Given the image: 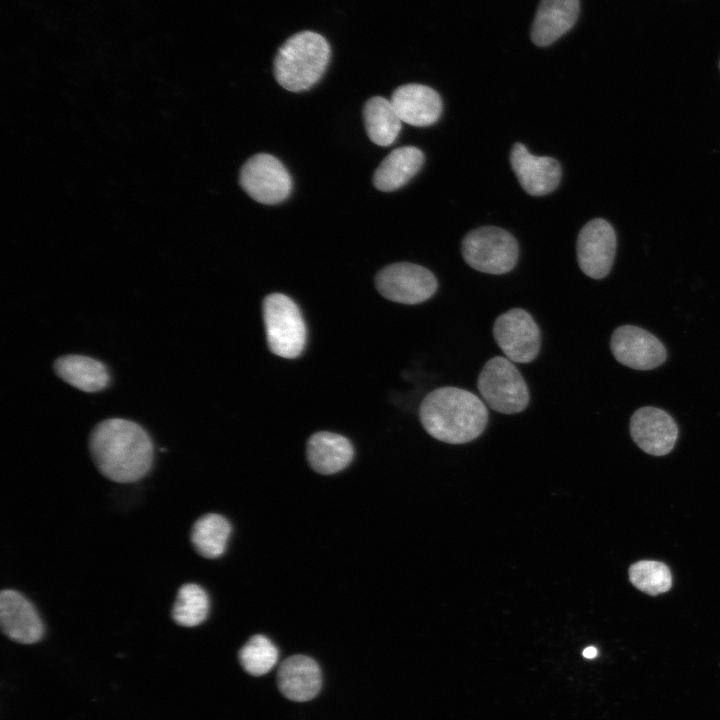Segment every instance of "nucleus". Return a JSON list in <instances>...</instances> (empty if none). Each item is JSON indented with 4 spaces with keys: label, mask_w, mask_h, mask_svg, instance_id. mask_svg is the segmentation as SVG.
<instances>
[{
    "label": "nucleus",
    "mask_w": 720,
    "mask_h": 720,
    "mask_svg": "<svg viewBox=\"0 0 720 720\" xmlns=\"http://www.w3.org/2000/svg\"><path fill=\"white\" fill-rule=\"evenodd\" d=\"M616 246V233L608 221L595 218L587 222L577 238V260L582 272L593 279L608 275Z\"/></svg>",
    "instance_id": "obj_10"
},
{
    "label": "nucleus",
    "mask_w": 720,
    "mask_h": 720,
    "mask_svg": "<svg viewBox=\"0 0 720 720\" xmlns=\"http://www.w3.org/2000/svg\"><path fill=\"white\" fill-rule=\"evenodd\" d=\"M231 531V525L225 517L208 513L194 523L191 542L199 555L215 559L225 552Z\"/></svg>",
    "instance_id": "obj_22"
},
{
    "label": "nucleus",
    "mask_w": 720,
    "mask_h": 720,
    "mask_svg": "<svg viewBox=\"0 0 720 720\" xmlns=\"http://www.w3.org/2000/svg\"><path fill=\"white\" fill-rule=\"evenodd\" d=\"M630 434L644 452L662 456L673 449L678 428L665 411L655 407H642L631 417Z\"/></svg>",
    "instance_id": "obj_12"
},
{
    "label": "nucleus",
    "mask_w": 720,
    "mask_h": 720,
    "mask_svg": "<svg viewBox=\"0 0 720 720\" xmlns=\"http://www.w3.org/2000/svg\"><path fill=\"white\" fill-rule=\"evenodd\" d=\"M510 163L521 187L529 195H546L560 182L559 162L551 157L532 155L522 143L513 146Z\"/></svg>",
    "instance_id": "obj_14"
},
{
    "label": "nucleus",
    "mask_w": 720,
    "mask_h": 720,
    "mask_svg": "<svg viewBox=\"0 0 720 720\" xmlns=\"http://www.w3.org/2000/svg\"><path fill=\"white\" fill-rule=\"evenodd\" d=\"M278 657L277 647L261 634L252 636L239 651L240 664L253 676L268 673L276 665Z\"/></svg>",
    "instance_id": "obj_24"
},
{
    "label": "nucleus",
    "mask_w": 720,
    "mask_h": 720,
    "mask_svg": "<svg viewBox=\"0 0 720 720\" xmlns=\"http://www.w3.org/2000/svg\"><path fill=\"white\" fill-rule=\"evenodd\" d=\"M363 118L370 140L379 146H389L401 130V119L391 101L375 96L364 105Z\"/></svg>",
    "instance_id": "obj_21"
},
{
    "label": "nucleus",
    "mask_w": 720,
    "mask_h": 720,
    "mask_svg": "<svg viewBox=\"0 0 720 720\" xmlns=\"http://www.w3.org/2000/svg\"><path fill=\"white\" fill-rule=\"evenodd\" d=\"M89 451L100 473L117 483H132L146 476L154 457L148 432L122 418L96 424L89 436Z\"/></svg>",
    "instance_id": "obj_1"
},
{
    "label": "nucleus",
    "mask_w": 720,
    "mask_h": 720,
    "mask_svg": "<svg viewBox=\"0 0 720 720\" xmlns=\"http://www.w3.org/2000/svg\"><path fill=\"white\" fill-rule=\"evenodd\" d=\"M424 155L414 146H404L388 154L373 175L374 186L390 192L404 186L421 169Z\"/></svg>",
    "instance_id": "obj_20"
},
{
    "label": "nucleus",
    "mask_w": 720,
    "mask_h": 720,
    "mask_svg": "<svg viewBox=\"0 0 720 720\" xmlns=\"http://www.w3.org/2000/svg\"><path fill=\"white\" fill-rule=\"evenodd\" d=\"M378 292L402 304H419L431 298L438 287L434 274L414 263L400 262L382 268L375 277Z\"/></svg>",
    "instance_id": "obj_7"
},
{
    "label": "nucleus",
    "mask_w": 720,
    "mask_h": 720,
    "mask_svg": "<svg viewBox=\"0 0 720 720\" xmlns=\"http://www.w3.org/2000/svg\"><path fill=\"white\" fill-rule=\"evenodd\" d=\"M419 417L428 434L449 444L476 439L488 423L484 402L474 393L452 386L431 391L420 405Z\"/></svg>",
    "instance_id": "obj_2"
},
{
    "label": "nucleus",
    "mask_w": 720,
    "mask_h": 720,
    "mask_svg": "<svg viewBox=\"0 0 720 720\" xmlns=\"http://www.w3.org/2000/svg\"><path fill=\"white\" fill-rule=\"evenodd\" d=\"M330 55V45L322 35L298 32L278 49L274 59L276 81L291 92L308 90L325 73Z\"/></svg>",
    "instance_id": "obj_3"
},
{
    "label": "nucleus",
    "mask_w": 720,
    "mask_h": 720,
    "mask_svg": "<svg viewBox=\"0 0 720 720\" xmlns=\"http://www.w3.org/2000/svg\"><path fill=\"white\" fill-rule=\"evenodd\" d=\"M610 348L621 364L637 370H651L666 359V350L658 338L648 331L624 325L612 334Z\"/></svg>",
    "instance_id": "obj_11"
},
{
    "label": "nucleus",
    "mask_w": 720,
    "mask_h": 720,
    "mask_svg": "<svg viewBox=\"0 0 720 720\" xmlns=\"http://www.w3.org/2000/svg\"><path fill=\"white\" fill-rule=\"evenodd\" d=\"M493 336L510 361L529 363L540 351L539 327L533 317L521 308L501 314L494 322Z\"/></svg>",
    "instance_id": "obj_9"
},
{
    "label": "nucleus",
    "mask_w": 720,
    "mask_h": 720,
    "mask_svg": "<svg viewBox=\"0 0 720 720\" xmlns=\"http://www.w3.org/2000/svg\"><path fill=\"white\" fill-rule=\"evenodd\" d=\"M583 656L587 659H593L597 656L598 651L595 647L589 646L583 650Z\"/></svg>",
    "instance_id": "obj_26"
},
{
    "label": "nucleus",
    "mask_w": 720,
    "mask_h": 720,
    "mask_svg": "<svg viewBox=\"0 0 720 720\" xmlns=\"http://www.w3.org/2000/svg\"><path fill=\"white\" fill-rule=\"evenodd\" d=\"M263 318L270 351L283 358L298 357L305 347L306 326L296 303L284 294H270L263 301Z\"/></svg>",
    "instance_id": "obj_4"
},
{
    "label": "nucleus",
    "mask_w": 720,
    "mask_h": 720,
    "mask_svg": "<svg viewBox=\"0 0 720 720\" xmlns=\"http://www.w3.org/2000/svg\"><path fill=\"white\" fill-rule=\"evenodd\" d=\"M718 66H719V70H720V59H719V64H718Z\"/></svg>",
    "instance_id": "obj_27"
},
{
    "label": "nucleus",
    "mask_w": 720,
    "mask_h": 720,
    "mask_svg": "<svg viewBox=\"0 0 720 720\" xmlns=\"http://www.w3.org/2000/svg\"><path fill=\"white\" fill-rule=\"evenodd\" d=\"M402 122L417 127L434 124L442 112V101L432 88L421 84H406L398 87L391 96Z\"/></svg>",
    "instance_id": "obj_15"
},
{
    "label": "nucleus",
    "mask_w": 720,
    "mask_h": 720,
    "mask_svg": "<svg viewBox=\"0 0 720 720\" xmlns=\"http://www.w3.org/2000/svg\"><path fill=\"white\" fill-rule=\"evenodd\" d=\"M0 626L8 638L21 644L36 643L44 634L42 620L33 604L11 589L0 594Z\"/></svg>",
    "instance_id": "obj_13"
},
{
    "label": "nucleus",
    "mask_w": 720,
    "mask_h": 720,
    "mask_svg": "<svg viewBox=\"0 0 720 720\" xmlns=\"http://www.w3.org/2000/svg\"><path fill=\"white\" fill-rule=\"evenodd\" d=\"M462 256L473 269L500 275L515 267L519 249L517 241L508 231L485 226L472 230L464 237Z\"/></svg>",
    "instance_id": "obj_6"
},
{
    "label": "nucleus",
    "mask_w": 720,
    "mask_h": 720,
    "mask_svg": "<svg viewBox=\"0 0 720 720\" xmlns=\"http://www.w3.org/2000/svg\"><path fill=\"white\" fill-rule=\"evenodd\" d=\"M209 613V597L199 585L187 583L177 593L172 608V618L176 624L194 627L201 624Z\"/></svg>",
    "instance_id": "obj_23"
},
{
    "label": "nucleus",
    "mask_w": 720,
    "mask_h": 720,
    "mask_svg": "<svg viewBox=\"0 0 720 720\" xmlns=\"http://www.w3.org/2000/svg\"><path fill=\"white\" fill-rule=\"evenodd\" d=\"M239 182L255 201L273 205L284 201L291 193L292 179L283 163L276 157L260 153L242 166Z\"/></svg>",
    "instance_id": "obj_8"
},
{
    "label": "nucleus",
    "mask_w": 720,
    "mask_h": 720,
    "mask_svg": "<svg viewBox=\"0 0 720 720\" xmlns=\"http://www.w3.org/2000/svg\"><path fill=\"white\" fill-rule=\"evenodd\" d=\"M277 684L280 692L289 700L309 701L317 696L321 688L320 667L309 656L292 655L280 664Z\"/></svg>",
    "instance_id": "obj_16"
},
{
    "label": "nucleus",
    "mask_w": 720,
    "mask_h": 720,
    "mask_svg": "<svg viewBox=\"0 0 720 720\" xmlns=\"http://www.w3.org/2000/svg\"><path fill=\"white\" fill-rule=\"evenodd\" d=\"M477 388L488 406L499 413H519L529 403L525 380L512 362L501 356L485 363L477 379Z\"/></svg>",
    "instance_id": "obj_5"
},
{
    "label": "nucleus",
    "mask_w": 720,
    "mask_h": 720,
    "mask_svg": "<svg viewBox=\"0 0 720 720\" xmlns=\"http://www.w3.org/2000/svg\"><path fill=\"white\" fill-rule=\"evenodd\" d=\"M307 459L312 469L324 475L334 474L349 465L353 446L340 434L320 431L313 434L306 445Z\"/></svg>",
    "instance_id": "obj_18"
},
{
    "label": "nucleus",
    "mask_w": 720,
    "mask_h": 720,
    "mask_svg": "<svg viewBox=\"0 0 720 720\" xmlns=\"http://www.w3.org/2000/svg\"><path fill=\"white\" fill-rule=\"evenodd\" d=\"M629 579L636 588L649 595L664 593L672 585L669 568L664 563L653 560H642L631 565Z\"/></svg>",
    "instance_id": "obj_25"
},
{
    "label": "nucleus",
    "mask_w": 720,
    "mask_h": 720,
    "mask_svg": "<svg viewBox=\"0 0 720 720\" xmlns=\"http://www.w3.org/2000/svg\"><path fill=\"white\" fill-rule=\"evenodd\" d=\"M579 12V0H541L532 23V42L551 45L574 26Z\"/></svg>",
    "instance_id": "obj_17"
},
{
    "label": "nucleus",
    "mask_w": 720,
    "mask_h": 720,
    "mask_svg": "<svg viewBox=\"0 0 720 720\" xmlns=\"http://www.w3.org/2000/svg\"><path fill=\"white\" fill-rule=\"evenodd\" d=\"M53 370L64 382L84 392L103 390L110 383L107 366L88 356L76 354L61 356L54 361Z\"/></svg>",
    "instance_id": "obj_19"
}]
</instances>
